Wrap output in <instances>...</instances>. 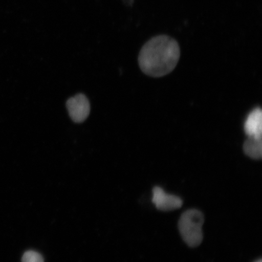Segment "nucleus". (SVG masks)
Instances as JSON below:
<instances>
[{
    "label": "nucleus",
    "instance_id": "1",
    "mask_svg": "<svg viewBox=\"0 0 262 262\" xmlns=\"http://www.w3.org/2000/svg\"><path fill=\"white\" fill-rule=\"evenodd\" d=\"M180 57L178 41L168 35H158L144 45L139 55V64L143 73L149 76L162 77L174 70Z\"/></svg>",
    "mask_w": 262,
    "mask_h": 262
},
{
    "label": "nucleus",
    "instance_id": "2",
    "mask_svg": "<svg viewBox=\"0 0 262 262\" xmlns=\"http://www.w3.org/2000/svg\"><path fill=\"white\" fill-rule=\"evenodd\" d=\"M204 216L201 211L192 209L183 212L179 222V229L183 241L190 247H196L203 241L202 226Z\"/></svg>",
    "mask_w": 262,
    "mask_h": 262
},
{
    "label": "nucleus",
    "instance_id": "3",
    "mask_svg": "<svg viewBox=\"0 0 262 262\" xmlns=\"http://www.w3.org/2000/svg\"><path fill=\"white\" fill-rule=\"evenodd\" d=\"M67 107L71 119L75 123L83 122L89 116L91 106L84 94H78L67 101Z\"/></svg>",
    "mask_w": 262,
    "mask_h": 262
},
{
    "label": "nucleus",
    "instance_id": "4",
    "mask_svg": "<svg viewBox=\"0 0 262 262\" xmlns=\"http://www.w3.org/2000/svg\"><path fill=\"white\" fill-rule=\"evenodd\" d=\"M152 202L160 211H169L181 207L183 201L179 196L167 194L162 188L156 186L152 190Z\"/></svg>",
    "mask_w": 262,
    "mask_h": 262
},
{
    "label": "nucleus",
    "instance_id": "5",
    "mask_svg": "<svg viewBox=\"0 0 262 262\" xmlns=\"http://www.w3.org/2000/svg\"><path fill=\"white\" fill-rule=\"evenodd\" d=\"M245 133L248 137L261 138L262 112L256 107L248 115L244 125Z\"/></svg>",
    "mask_w": 262,
    "mask_h": 262
},
{
    "label": "nucleus",
    "instance_id": "6",
    "mask_svg": "<svg viewBox=\"0 0 262 262\" xmlns=\"http://www.w3.org/2000/svg\"><path fill=\"white\" fill-rule=\"evenodd\" d=\"M246 155L255 160H259L262 157V139L248 137L243 146Z\"/></svg>",
    "mask_w": 262,
    "mask_h": 262
},
{
    "label": "nucleus",
    "instance_id": "7",
    "mask_svg": "<svg viewBox=\"0 0 262 262\" xmlns=\"http://www.w3.org/2000/svg\"><path fill=\"white\" fill-rule=\"evenodd\" d=\"M22 262H44L43 257L34 251H28L25 252L21 258Z\"/></svg>",
    "mask_w": 262,
    "mask_h": 262
},
{
    "label": "nucleus",
    "instance_id": "8",
    "mask_svg": "<svg viewBox=\"0 0 262 262\" xmlns=\"http://www.w3.org/2000/svg\"><path fill=\"white\" fill-rule=\"evenodd\" d=\"M254 262H262V260H261V259H259V260H258L255 261Z\"/></svg>",
    "mask_w": 262,
    "mask_h": 262
}]
</instances>
